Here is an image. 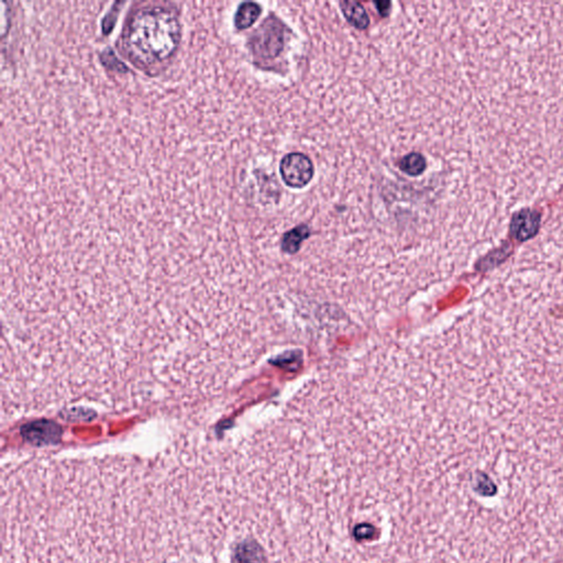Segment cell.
<instances>
[{
	"label": "cell",
	"instance_id": "cell-10",
	"mask_svg": "<svg viewBox=\"0 0 563 563\" xmlns=\"http://www.w3.org/2000/svg\"><path fill=\"white\" fill-rule=\"evenodd\" d=\"M53 426L49 425L47 422H33L26 429V438L34 443H45L52 441L54 438Z\"/></svg>",
	"mask_w": 563,
	"mask_h": 563
},
{
	"label": "cell",
	"instance_id": "cell-4",
	"mask_svg": "<svg viewBox=\"0 0 563 563\" xmlns=\"http://www.w3.org/2000/svg\"><path fill=\"white\" fill-rule=\"evenodd\" d=\"M541 224V215L539 211L532 208H523L511 216L509 224V233L519 242L532 239L537 235Z\"/></svg>",
	"mask_w": 563,
	"mask_h": 563
},
{
	"label": "cell",
	"instance_id": "cell-2",
	"mask_svg": "<svg viewBox=\"0 0 563 563\" xmlns=\"http://www.w3.org/2000/svg\"><path fill=\"white\" fill-rule=\"evenodd\" d=\"M285 26L279 19L268 17L251 36V52L259 60H273L284 49Z\"/></svg>",
	"mask_w": 563,
	"mask_h": 563
},
{
	"label": "cell",
	"instance_id": "cell-3",
	"mask_svg": "<svg viewBox=\"0 0 563 563\" xmlns=\"http://www.w3.org/2000/svg\"><path fill=\"white\" fill-rule=\"evenodd\" d=\"M279 172L288 187L300 190L307 186L313 180L315 169L313 162L307 155L294 152L282 159Z\"/></svg>",
	"mask_w": 563,
	"mask_h": 563
},
{
	"label": "cell",
	"instance_id": "cell-14",
	"mask_svg": "<svg viewBox=\"0 0 563 563\" xmlns=\"http://www.w3.org/2000/svg\"><path fill=\"white\" fill-rule=\"evenodd\" d=\"M373 5L376 6V10L380 13V16L386 18L391 15L392 3L391 1H374Z\"/></svg>",
	"mask_w": 563,
	"mask_h": 563
},
{
	"label": "cell",
	"instance_id": "cell-9",
	"mask_svg": "<svg viewBox=\"0 0 563 563\" xmlns=\"http://www.w3.org/2000/svg\"><path fill=\"white\" fill-rule=\"evenodd\" d=\"M472 488L477 495L483 498H493L498 494V485L488 473L477 471L473 477Z\"/></svg>",
	"mask_w": 563,
	"mask_h": 563
},
{
	"label": "cell",
	"instance_id": "cell-13",
	"mask_svg": "<svg viewBox=\"0 0 563 563\" xmlns=\"http://www.w3.org/2000/svg\"><path fill=\"white\" fill-rule=\"evenodd\" d=\"M353 534L357 541H365V540L374 539V537L378 536V532H376V527L372 525L360 524L355 527Z\"/></svg>",
	"mask_w": 563,
	"mask_h": 563
},
{
	"label": "cell",
	"instance_id": "cell-7",
	"mask_svg": "<svg viewBox=\"0 0 563 563\" xmlns=\"http://www.w3.org/2000/svg\"><path fill=\"white\" fill-rule=\"evenodd\" d=\"M311 229L307 224H300L290 231L285 232L282 239V250L288 254H295L302 248V243L311 237Z\"/></svg>",
	"mask_w": 563,
	"mask_h": 563
},
{
	"label": "cell",
	"instance_id": "cell-11",
	"mask_svg": "<svg viewBox=\"0 0 563 563\" xmlns=\"http://www.w3.org/2000/svg\"><path fill=\"white\" fill-rule=\"evenodd\" d=\"M100 61H102V65L108 68V70H117V72H121V73L128 70V68L116 56L115 53L112 52L110 49L102 51V54H100Z\"/></svg>",
	"mask_w": 563,
	"mask_h": 563
},
{
	"label": "cell",
	"instance_id": "cell-6",
	"mask_svg": "<svg viewBox=\"0 0 563 563\" xmlns=\"http://www.w3.org/2000/svg\"><path fill=\"white\" fill-rule=\"evenodd\" d=\"M262 7L258 3H241L235 13V26L238 30H247L256 24L261 16Z\"/></svg>",
	"mask_w": 563,
	"mask_h": 563
},
{
	"label": "cell",
	"instance_id": "cell-1",
	"mask_svg": "<svg viewBox=\"0 0 563 563\" xmlns=\"http://www.w3.org/2000/svg\"><path fill=\"white\" fill-rule=\"evenodd\" d=\"M182 24L175 6L148 3L131 9L118 40V50L134 68L155 76L170 65L180 49Z\"/></svg>",
	"mask_w": 563,
	"mask_h": 563
},
{
	"label": "cell",
	"instance_id": "cell-12",
	"mask_svg": "<svg viewBox=\"0 0 563 563\" xmlns=\"http://www.w3.org/2000/svg\"><path fill=\"white\" fill-rule=\"evenodd\" d=\"M123 5V3H114L109 13L105 17L104 21H102V32H104V34H109L110 32L112 31V29H114L116 21H117L119 13H121V8H119V7Z\"/></svg>",
	"mask_w": 563,
	"mask_h": 563
},
{
	"label": "cell",
	"instance_id": "cell-8",
	"mask_svg": "<svg viewBox=\"0 0 563 563\" xmlns=\"http://www.w3.org/2000/svg\"><path fill=\"white\" fill-rule=\"evenodd\" d=\"M399 170L410 176H419L427 169V161L422 154L418 152H412L407 154L399 162Z\"/></svg>",
	"mask_w": 563,
	"mask_h": 563
},
{
	"label": "cell",
	"instance_id": "cell-5",
	"mask_svg": "<svg viewBox=\"0 0 563 563\" xmlns=\"http://www.w3.org/2000/svg\"><path fill=\"white\" fill-rule=\"evenodd\" d=\"M340 9L346 20L357 30H365L370 26V18L362 3L353 0H342Z\"/></svg>",
	"mask_w": 563,
	"mask_h": 563
}]
</instances>
